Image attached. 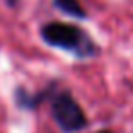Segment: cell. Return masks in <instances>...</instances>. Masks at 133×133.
<instances>
[{
	"mask_svg": "<svg viewBox=\"0 0 133 133\" xmlns=\"http://www.w3.org/2000/svg\"><path fill=\"white\" fill-rule=\"evenodd\" d=\"M40 35L49 46L73 51L78 57H88V55H91L95 51V48L89 42V38L78 28L64 24V22H49V24H46L42 28Z\"/></svg>",
	"mask_w": 133,
	"mask_h": 133,
	"instance_id": "1",
	"label": "cell"
},
{
	"mask_svg": "<svg viewBox=\"0 0 133 133\" xmlns=\"http://www.w3.org/2000/svg\"><path fill=\"white\" fill-rule=\"evenodd\" d=\"M51 115L57 126L66 133H75L86 128L88 118L82 111V108L75 102V98L69 93H60L51 102Z\"/></svg>",
	"mask_w": 133,
	"mask_h": 133,
	"instance_id": "2",
	"label": "cell"
},
{
	"mask_svg": "<svg viewBox=\"0 0 133 133\" xmlns=\"http://www.w3.org/2000/svg\"><path fill=\"white\" fill-rule=\"evenodd\" d=\"M55 6L60 11H64V13L71 15V17H77V18H84L86 17L82 6L77 2V0H55Z\"/></svg>",
	"mask_w": 133,
	"mask_h": 133,
	"instance_id": "3",
	"label": "cell"
},
{
	"mask_svg": "<svg viewBox=\"0 0 133 133\" xmlns=\"http://www.w3.org/2000/svg\"><path fill=\"white\" fill-rule=\"evenodd\" d=\"M95 133H113V131H108V129H102V131H95Z\"/></svg>",
	"mask_w": 133,
	"mask_h": 133,
	"instance_id": "4",
	"label": "cell"
},
{
	"mask_svg": "<svg viewBox=\"0 0 133 133\" xmlns=\"http://www.w3.org/2000/svg\"><path fill=\"white\" fill-rule=\"evenodd\" d=\"M6 2H8V4H9V6H13V4H15V2H17V0H6Z\"/></svg>",
	"mask_w": 133,
	"mask_h": 133,
	"instance_id": "5",
	"label": "cell"
}]
</instances>
